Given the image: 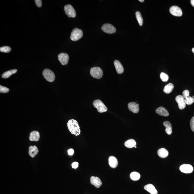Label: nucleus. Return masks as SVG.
I'll list each match as a JSON object with an SVG mask.
<instances>
[{
	"label": "nucleus",
	"instance_id": "obj_4",
	"mask_svg": "<svg viewBox=\"0 0 194 194\" xmlns=\"http://www.w3.org/2000/svg\"><path fill=\"white\" fill-rule=\"evenodd\" d=\"M44 78L49 82H52L55 79V75L52 71L48 69H45L42 72Z\"/></svg>",
	"mask_w": 194,
	"mask_h": 194
},
{
	"label": "nucleus",
	"instance_id": "obj_9",
	"mask_svg": "<svg viewBox=\"0 0 194 194\" xmlns=\"http://www.w3.org/2000/svg\"><path fill=\"white\" fill-rule=\"evenodd\" d=\"M169 10L171 14L174 16L180 17L183 14L181 9L177 6H173L171 7Z\"/></svg>",
	"mask_w": 194,
	"mask_h": 194
},
{
	"label": "nucleus",
	"instance_id": "obj_16",
	"mask_svg": "<svg viewBox=\"0 0 194 194\" xmlns=\"http://www.w3.org/2000/svg\"><path fill=\"white\" fill-rule=\"evenodd\" d=\"M114 63L117 73L119 74L123 73L124 71V68L120 62L116 60H115Z\"/></svg>",
	"mask_w": 194,
	"mask_h": 194
},
{
	"label": "nucleus",
	"instance_id": "obj_3",
	"mask_svg": "<svg viewBox=\"0 0 194 194\" xmlns=\"http://www.w3.org/2000/svg\"><path fill=\"white\" fill-rule=\"evenodd\" d=\"M93 104L94 107H96L98 112L100 113H103L107 111V107L100 100H95L94 101Z\"/></svg>",
	"mask_w": 194,
	"mask_h": 194
},
{
	"label": "nucleus",
	"instance_id": "obj_10",
	"mask_svg": "<svg viewBox=\"0 0 194 194\" xmlns=\"http://www.w3.org/2000/svg\"><path fill=\"white\" fill-rule=\"evenodd\" d=\"M185 99L181 95H178L175 98V100L178 104L179 108L180 109L182 110L185 108L186 104Z\"/></svg>",
	"mask_w": 194,
	"mask_h": 194
},
{
	"label": "nucleus",
	"instance_id": "obj_5",
	"mask_svg": "<svg viewBox=\"0 0 194 194\" xmlns=\"http://www.w3.org/2000/svg\"><path fill=\"white\" fill-rule=\"evenodd\" d=\"M90 75L94 78L100 79L102 78L103 72L102 69L99 67H94L91 68L90 69Z\"/></svg>",
	"mask_w": 194,
	"mask_h": 194
},
{
	"label": "nucleus",
	"instance_id": "obj_32",
	"mask_svg": "<svg viewBox=\"0 0 194 194\" xmlns=\"http://www.w3.org/2000/svg\"><path fill=\"white\" fill-rule=\"evenodd\" d=\"M190 127L192 131L194 132V116L192 117L190 121Z\"/></svg>",
	"mask_w": 194,
	"mask_h": 194
},
{
	"label": "nucleus",
	"instance_id": "obj_2",
	"mask_svg": "<svg viewBox=\"0 0 194 194\" xmlns=\"http://www.w3.org/2000/svg\"><path fill=\"white\" fill-rule=\"evenodd\" d=\"M83 33L82 30L78 28H74L71 33L70 38L73 41H77L82 37Z\"/></svg>",
	"mask_w": 194,
	"mask_h": 194
},
{
	"label": "nucleus",
	"instance_id": "obj_24",
	"mask_svg": "<svg viewBox=\"0 0 194 194\" xmlns=\"http://www.w3.org/2000/svg\"><path fill=\"white\" fill-rule=\"evenodd\" d=\"M174 86L172 83H169L165 86L164 92L167 94L170 93L173 90Z\"/></svg>",
	"mask_w": 194,
	"mask_h": 194
},
{
	"label": "nucleus",
	"instance_id": "obj_11",
	"mask_svg": "<svg viewBox=\"0 0 194 194\" xmlns=\"http://www.w3.org/2000/svg\"><path fill=\"white\" fill-rule=\"evenodd\" d=\"M180 170L183 173H191L193 172V169L191 165L189 164H183L180 167Z\"/></svg>",
	"mask_w": 194,
	"mask_h": 194
},
{
	"label": "nucleus",
	"instance_id": "obj_21",
	"mask_svg": "<svg viewBox=\"0 0 194 194\" xmlns=\"http://www.w3.org/2000/svg\"><path fill=\"white\" fill-rule=\"evenodd\" d=\"M163 125L166 127V132L168 135L172 134V126L170 123L169 121H165Z\"/></svg>",
	"mask_w": 194,
	"mask_h": 194
},
{
	"label": "nucleus",
	"instance_id": "obj_33",
	"mask_svg": "<svg viewBox=\"0 0 194 194\" xmlns=\"http://www.w3.org/2000/svg\"><path fill=\"white\" fill-rule=\"evenodd\" d=\"M35 1L37 7H41L42 6V1L41 0H35Z\"/></svg>",
	"mask_w": 194,
	"mask_h": 194
},
{
	"label": "nucleus",
	"instance_id": "obj_28",
	"mask_svg": "<svg viewBox=\"0 0 194 194\" xmlns=\"http://www.w3.org/2000/svg\"><path fill=\"white\" fill-rule=\"evenodd\" d=\"M11 50V48L8 46H4L0 48V51L1 52L8 53Z\"/></svg>",
	"mask_w": 194,
	"mask_h": 194
},
{
	"label": "nucleus",
	"instance_id": "obj_35",
	"mask_svg": "<svg viewBox=\"0 0 194 194\" xmlns=\"http://www.w3.org/2000/svg\"><path fill=\"white\" fill-rule=\"evenodd\" d=\"M68 154L69 155H72L74 154V150L72 148H71L68 150Z\"/></svg>",
	"mask_w": 194,
	"mask_h": 194
},
{
	"label": "nucleus",
	"instance_id": "obj_29",
	"mask_svg": "<svg viewBox=\"0 0 194 194\" xmlns=\"http://www.w3.org/2000/svg\"><path fill=\"white\" fill-rule=\"evenodd\" d=\"M185 100L186 104H187L188 105H191L192 104L194 103V98H192V97L189 96L186 98Z\"/></svg>",
	"mask_w": 194,
	"mask_h": 194
},
{
	"label": "nucleus",
	"instance_id": "obj_19",
	"mask_svg": "<svg viewBox=\"0 0 194 194\" xmlns=\"http://www.w3.org/2000/svg\"><path fill=\"white\" fill-rule=\"evenodd\" d=\"M109 165L111 168H115L117 167L118 165V161L116 157L111 156L109 158Z\"/></svg>",
	"mask_w": 194,
	"mask_h": 194
},
{
	"label": "nucleus",
	"instance_id": "obj_14",
	"mask_svg": "<svg viewBox=\"0 0 194 194\" xmlns=\"http://www.w3.org/2000/svg\"><path fill=\"white\" fill-rule=\"evenodd\" d=\"M40 138V134L39 132L33 131L30 133L29 139L31 141H38Z\"/></svg>",
	"mask_w": 194,
	"mask_h": 194
},
{
	"label": "nucleus",
	"instance_id": "obj_6",
	"mask_svg": "<svg viewBox=\"0 0 194 194\" xmlns=\"http://www.w3.org/2000/svg\"><path fill=\"white\" fill-rule=\"evenodd\" d=\"M64 10L65 13L68 17L74 18L76 16V13L75 9L70 4H67L65 6Z\"/></svg>",
	"mask_w": 194,
	"mask_h": 194
},
{
	"label": "nucleus",
	"instance_id": "obj_18",
	"mask_svg": "<svg viewBox=\"0 0 194 194\" xmlns=\"http://www.w3.org/2000/svg\"><path fill=\"white\" fill-rule=\"evenodd\" d=\"M144 189L151 194H157L158 192L154 186L152 184H148L145 186Z\"/></svg>",
	"mask_w": 194,
	"mask_h": 194
},
{
	"label": "nucleus",
	"instance_id": "obj_34",
	"mask_svg": "<svg viewBox=\"0 0 194 194\" xmlns=\"http://www.w3.org/2000/svg\"><path fill=\"white\" fill-rule=\"evenodd\" d=\"M78 166V162H75L72 163V167L73 169H76Z\"/></svg>",
	"mask_w": 194,
	"mask_h": 194
},
{
	"label": "nucleus",
	"instance_id": "obj_22",
	"mask_svg": "<svg viewBox=\"0 0 194 194\" xmlns=\"http://www.w3.org/2000/svg\"><path fill=\"white\" fill-rule=\"evenodd\" d=\"M17 71V69H12L7 71L2 74L1 75V77L3 78H8L11 76L12 75L16 73Z\"/></svg>",
	"mask_w": 194,
	"mask_h": 194
},
{
	"label": "nucleus",
	"instance_id": "obj_15",
	"mask_svg": "<svg viewBox=\"0 0 194 194\" xmlns=\"http://www.w3.org/2000/svg\"><path fill=\"white\" fill-rule=\"evenodd\" d=\"M28 154L30 157L34 158L39 152L38 149L36 146H30L29 148Z\"/></svg>",
	"mask_w": 194,
	"mask_h": 194
},
{
	"label": "nucleus",
	"instance_id": "obj_8",
	"mask_svg": "<svg viewBox=\"0 0 194 194\" xmlns=\"http://www.w3.org/2000/svg\"><path fill=\"white\" fill-rule=\"evenodd\" d=\"M59 61L62 65H66L69 62V55L66 53H61L58 55Z\"/></svg>",
	"mask_w": 194,
	"mask_h": 194
},
{
	"label": "nucleus",
	"instance_id": "obj_7",
	"mask_svg": "<svg viewBox=\"0 0 194 194\" xmlns=\"http://www.w3.org/2000/svg\"><path fill=\"white\" fill-rule=\"evenodd\" d=\"M101 29L104 32L107 34H112L116 32V29L112 24H106L101 27Z\"/></svg>",
	"mask_w": 194,
	"mask_h": 194
},
{
	"label": "nucleus",
	"instance_id": "obj_27",
	"mask_svg": "<svg viewBox=\"0 0 194 194\" xmlns=\"http://www.w3.org/2000/svg\"><path fill=\"white\" fill-rule=\"evenodd\" d=\"M160 77L162 81L164 82H166L169 79V76L166 74L162 72L160 74Z\"/></svg>",
	"mask_w": 194,
	"mask_h": 194
},
{
	"label": "nucleus",
	"instance_id": "obj_26",
	"mask_svg": "<svg viewBox=\"0 0 194 194\" xmlns=\"http://www.w3.org/2000/svg\"><path fill=\"white\" fill-rule=\"evenodd\" d=\"M136 16L139 26H142L143 24V19L140 12L137 11L136 13Z\"/></svg>",
	"mask_w": 194,
	"mask_h": 194
},
{
	"label": "nucleus",
	"instance_id": "obj_25",
	"mask_svg": "<svg viewBox=\"0 0 194 194\" xmlns=\"http://www.w3.org/2000/svg\"><path fill=\"white\" fill-rule=\"evenodd\" d=\"M140 174L137 172H133L130 174V177L132 180L137 181L140 179Z\"/></svg>",
	"mask_w": 194,
	"mask_h": 194
},
{
	"label": "nucleus",
	"instance_id": "obj_13",
	"mask_svg": "<svg viewBox=\"0 0 194 194\" xmlns=\"http://www.w3.org/2000/svg\"><path fill=\"white\" fill-rule=\"evenodd\" d=\"M139 104L135 102H131L128 104L129 109L133 113H137L139 111Z\"/></svg>",
	"mask_w": 194,
	"mask_h": 194
},
{
	"label": "nucleus",
	"instance_id": "obj_40",
	"mask_svg": "<svg viewBox=\"0 0 194 194\" xmlns=\"http://www.w3.org/2000/svg\"><path fill=\"white\" fill-rule=\"evenodd\" d=\"M192 98H194V96H193V97H192Z\"/></svg>",
	"mask_w": 194,
	"mask_h": 194
},
{
	"label": "nucleus",
	"instance_id": "obj_20",
	"mask_svg": "<svg viewBox=\"0 0 194 194\" xmlns=\"http://www.w3.org/2000/svg\"><path fill=\"white\" fill-rule=\"evenodd\" d=\"M157 154L159 157L162 158H166L169 155L168 151L164 148H161L157 151Z\"/></svg>",
	"mask_w": 194,
	"mask_h": 194
},
{
	"label": "nucleus",
	"instance_id": "obj_31",
	"mask_svg": "<svg viewBox=\"0 0 194 194\" xmlns=\"http://www.w3.org/2000/svg\"><path fill=\"white\" fill-rule=\"evenodd\" d=\"M183 96L184 98H186L189 96V92L188 90H185L183 91L182 93Z\"/></svg>",
	"mask_w": 194,
	"mask_h": 194
},
{
	"label": "nucleus",
	"instance_id": "obj_17",
	"mask_svg": "<svg viewBox=\"0 0 194 194\" xmlns=\"http://www.w3.org/2000/svg\"><path fill=\"white\" fill-rule=\"evenodd\" d=\"M156 112L157 114L164 116H169V112L165 107H160L156 110Z\"/></svg>",
	"mask_w": 194,
	"mask_h": 194
},
{
	"label": "nucleus",
	"instance_id": "obj_37",
	"mask_svg": "<svg viewBox=\"0 0 194 194\" xmlns=\"http://www.w3.org/2000/svg\"><path fill=\"white\" fill-rule=\"evenodd\" d=\"M139 1H140L141 2H143L144 1V0H139Z\"/></svg>",
	"mask_w": 194,
	"mask_h": 194
},
{
	"label": "nucleus",
	"instance_id": "obj_36",
	"mask_svg": "<svg viewBox=\"0 0 194 194\" xmlns=\"http://www.w3.org/2000/svg\"><path fill=\"white\" fill-rule=\"evenodd\" d=\"M191 3L192 5L194 7V0H191Z\"/></svg>",
	"mask_w": 194,
	"mask_h": 194
},
{
	"label": "nucleus",
	"instance_id": "obj_39",
	"mask_svg": "<svg viewBox=\"0 0 194 194\" xmlns=\"http://www.w3.org/2000/svg\"><path fill=\"white\" fill-rule=\"evenodd\" d=\"M135 148H137V147H136V146L135 147Z\"/></svg>",
	"mask_w": 194,
	"mask_h": 194
},
{
	"label": "nucleus",
	"instance_id": "obj_12",
	"mask_svg": "<svg viewBox=\"0 0 194 194\" xmlns=\"http://www.w3.org/2000/svg\"><path fill=\"white\" fill-rule=\"evenodd\" d=\"M91 184L97 188H99L102 185V183L101 179L98 177L92 176L90 178Z\"/></svg>",
	"mask_w": 194,
	"mask_h": 194
},
{
	"label": "nucleus",
	"instance_id": "obj_38",
	"mask_svg": "<svg viewBox=\"0 0 194 194\" xmlns=\"http://www.w3.org/2000/svg\"><path fill=\"white\" fill-rule=\"evenodd\" d=\"M192 52H193L194 53V48H192Z\"/></svg>",
	"mask_w": 194,
	"mask_h": 194
},
{
	"label": "nucleus",
	"instance_id": "obj_23",
	"mask_svg": "<svg viewBox=\"0 0 194 194\" xmlns=\"http://www.w3.org/2000/svg\"><path fill=\"white\" fill-rule=\"evenodd\" d=\"M125 145L127 148H132L136 146V142L134 139H130L125 142Z\"/></svg>",
	"mask_w": 194,
	"mask_h": 194
},
{
	"label": "nucleus",
	"instance_id": "obj_1",
	"mask_svg": "<svg viewBox=\"0 0 194 194\" xmlns=\"http://www.w3.org/2000/svg\"><path fill=\"white\" fill-rule=\"evenodd\" d=\"M68 128L70 132L76 136L80 135L81 130L78 123L73 119H70L67 123Z\"/></svg>",
	"mask_w": 194,
	"mask_h": 194
},
{
	"label": "nucleus",
	"instance_id": "obj_30",
	"mask_svg": "<svg viewBox=\"0 0 194 194\" xmlns=\"http://www.w3.org/2000/svg\"><path fill=\"white\" fill-rule=\"evenodd\" d=\"M10 91V89L2 86H0V92L2 93H7Z\"/></svg>",
	"mask_w": 194,
	"mask_h": 194
}]
</instances>
